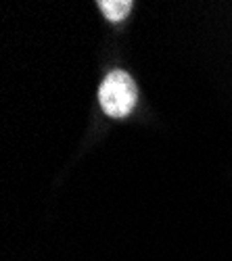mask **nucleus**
I'll return each instance as SVG.
<instances>
[{
  "label": "nucleus",
  "instance_id": "obj_2",
  "mask_svg": "<svg viewBox=\"0 0 232 261\" xmlns=\"http://www.w3.org/2000/svg\"><path fill=\"white\" fill-rule=\"evenodd\" d=\"M96 7L100 9V13L107 17L109 21L117 23V21H123L125 17L130 15L134 3H132V0H98Z\"/></svg>",
  "mask_w": 232,
  "mask_h": 261
},
{
  "label": "nucleus",
  "instance_id": "obj_1",
  "mask_svg": "<svg viewBox=\"0 0 232 261\" xmlns=\"http://www.w3.org/2000/svg\"><path fill=\"white\" fill-rule=\"evenodd\" d=\"M138 100L136 82L121 69H113L105 75L98 88V102L102 111L113 119H123L132 113Z\"/></svg>",
  "mask_w": 232,
  "mask_h": 261
}]
</instances>
